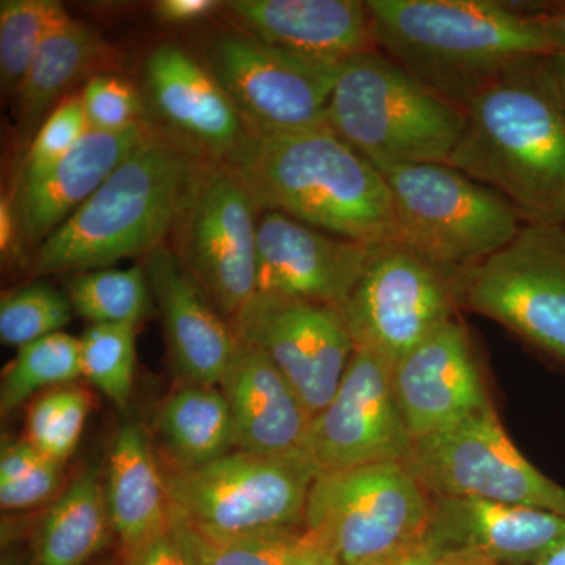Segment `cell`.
Wrapping results in <instances>:
<instances>
[{
    "label": "cell",
    "instance_id": "1",
    "mask_svg": "<svg viewBox=\"0 0 565 565\" xmlns=\"http://www.w3.org/2000/svg\"><path fill=\"white\" fill-rule=\"evenodd\" d=\"M448 163L525 223L565 225V104L548 55L511 63L467 104Z\"/></svg>",
    "mask_w": 565,
    "mask_h": 565
},
{
    "label": "cell",
    "instance_id": "2",
    "mask_svg": "<svg viewBox=\"0 0 565 565\" xmlns=\"http://www.w3.org/2000/svg\"><path fill=\"white\" fill-rule=\"evenodd\" d=\"M259 211H275L353 243L397 244L384 173L330 129L281 136L247 132L221 161Z\"/></svg>",
    "mask_w": 565,
    "mask_h": 565
},
{
    "label": "cell",
    "instance_id": "3",
    "mask_svg": "<svg viewBox=\"0 0 565 565\" xmlns=\"http://www.w3.org/2000/svg\"><path fill=\"white\" fill-rule=\"evenodd\" d=\"M377 51L462 110L519 58L559 43L539 17L497 0H366Z\"/></svg>",
    "mask_w": 565,
    "mask_h": 565
},
{
    "label": "cell",
    "instance_id": "4",
    "mask_svg": "<svg viewBox=\"0 0 565 565\" xmlns=\"http://www.w3.org/2000/svg\"><path fill=\"white\" fill-rule=\"evenodd\" d=\"M211 159L177 134L152 128L99 191L36 248L33 273H88L163 247Z\"/></svg>",
    "mask_w": 565,
    "mask_h": 565
},
{
    "label": "cell",
    "instance_id": "5",
    "mask_svg": "<svg viewBox=\"0 0 565 565\" xmlns=\"http://www.w3.org/2000/svg\"><path fill=\"white\" fill-rule=\"evenodd\" d=\"M326 125L384 170L448 163L462 136L463 111L371 51L338 66Z\"/></svg>",
    "mask_w": 565,
    "mask_h": 565
},
{
    "label": "cell",
    "instance_id": "6",
    "mask_svg": "<svg viewBox=\"0 0 565 565\" xmlns=\"http://www.w3.org/2000/svg\"><path fill=\"white\" fill-rule=\"evenodd\" d=\"M397 245L451 280L500 252L525 225L503 195L449 163L390 167Z\"/></svg>",
    "mask_w": 565,
    "mask_h": 565
},
{
    "label": "cell",
    "instance_id": "7",
    "mask_svg": "<svg viewBox=\"0 0 565 565\" xmlns=\"http://www.w3.org/2000/svg\"><path fill=\"white\" fill-rule=\"evenodd\" d=\"M433 498L403 462L319 473L305 535L341 565H386L422 544Z\"/></svg>",
    "mask_w": 565,
    "mask_h": 565
},
{
    "label": "cell",
    "instance_id": "8",
    "mask_svg": "<svg viewBox=\"0 0 565 565\" xmlns=\"http://www.w3.org/2000/svg\"><path fill=\"white\" fill-rule=\"evenodd\" d=\"M319 470L305 452L267 457L234 451L199 468L163 473L174 511L225 537L303 531Z\"/></svg>",
    "mask_w": 565,
    "mask_h": 565
},
{
    "label": "cell",
    "instance_id": "9",
    "mask_svg": "<svg viewBox=\"0 0 565 565\" xmlns=\"http://www.w3.org/2000/svg\"><path fill=\"white\" fill-rule=\"evenodd\" d=\"M457 307L565 363V225L525 223L514 241L451 278Z\"/></svg>",
    "mask_w": 565,
    "mask_h": 565
},
{
    "label": "cell",
    "instance_id": "10",
    "mask_svg": "<svg viewBox=\"0 0 565 565\" xmlns=\"http://www.w3.org/2000/svg\"><path fill=\"white\" fill-rule=\"evenodd\" d=\"M430 497H468L565 516V487L509 438L494 407L414 441L405 460Z\"/></svg>",
    "mask_w": 565,
    "mask_h": 565
},
{
    "label": "cell",
    "instance_id": "11",
    "mask_svg": "<svg viewBox=\"0 0 565 565\" xmlns=\"http://www.w3.org/2000/svg\"><path fill=\"white\" fill-rule=\"evenodd\" d=\"M207 61L248 132L281 136L327 129V104L340 65L289 54L245 33L212 40Z\"/></svg>",
    "mask_w": 565,
    "mask_h": 565
},
{
    "label": "cell",
    "instance_id": "12",
    "mask_svg": "<svg viewBox=\"0 0 565 565\" xmlns=\"http://www.w3.org/2000/svg\"><path fill=\"white\" fill-rule=\"evenodd\" d=\"M258 211L241 181L211 159L174 228V252L232 321L256 294Z\"/></svg>",
    "mask_w": 565,
    "mask_h": 565
},
{
    "label": "cell",
    "instance_id": "13",
    "mask_svg": "<svg viewBox=\"0 0 565 565\" xmlns=\"http://www.w3.org/2000/svg\"><path fill=\"white\" fill-rule=\"evenodd\" d=\"M451 280L403 245L379 248L341 313L355 349L392 367L456 318Z\"/></svg>",
    "mask_w": 565,
    "mask_h": 565
},
{
    "label": "cell",
    "instance_id": "14",
    "mask_svg": "<svg viewBox=\"0 0 565 565\" xmlns=\"http://www.w3.org/2000/svg\"><path fill=\"white\" fill-rule=\"evenodd\" d=\"M232 326L269 356L311 418L332 401L355 351L343 313L329 305L256 292Z\"/></svg>",
    "mask_w": 565,
    "mask_h": 565
},
{
    "label": "cell",
    "instance_id": "15",
    "mask_svg": "<svg viewBox=\"0 0 565 565\" xmlns=\"http://www.w3.org/2000/svg\"><path fill=\"white\" fill-rule=\"evenodd\" d=\"M414 438L394 396L392 367L355 349L337 393L311 418L303 452L319 473L403 462Z\"/></svg>",
    "mask_w": 565,
    "mask_h": 565
},
{
    "label": "cell",
    "instance_id": "16",
    "mask_svg": "<svg viewBox=\"0 0 565 565\" xmlns=\"http://www.w3.org/2000/svg\"><path fill=\"white\" fill-rule=\"evenodd\" d=\"M379 248L264 211L256 239V292L343 310Z\"/></svg>",
    "mask_w": 565,
    "mask_h": 565
},
{
    "label": "cell",
    "instance_id": "17",
    "mask_svg": "<svg viewBox=\"0 0 565 565\" xmlns=\"http://www.w3.org/2000/svg\"><path fill=\"white\" fill-rule=\"evenodd\" d=\"M392 382L414 441L493 407L473 340L457 316L394 364Z\"/></svg>",
    "mask_w": 565,
    "mask_h": 565
},
{
    "label": "cell",
    "instance_id": "18",
    "mask_svg": "<svg viewBox=\"0 0 565 565\" xmlns=\"http://www.w3.org/2000/svg\"><path fill=\"white\" fill-rule=\"evenodd\" d=\"M424 541L446 556L530 565L565 541V516L468 497H430Z\"/></svg>",
    "mask_w": 565,
    "mask_h": 565
},
{
    "label": "cell",
    "instance_id": "19",
    "mask_svg": "<svg viewBox=\"0 0 565 565\" xmlns=\"http://www.w3.org/2000/svg\"><path fill=\"white\" fill-rule=\"evenodd\" d=\"M223 9L245 35L310 61L340 65L377 51L362 0H233Z\"/></svg>",
    "mask_w": 565,
    "mask_h": 565
},
{
    "label": "cell",
    "instance_id": "20",
    "mask_svg": "<svg viewBox=\"0 0 565 565\" xmlns=\"http://www.w3.org/2000/svg\"><path fill=\"white\" fill-rule=\"evenodd\" d=\"M145 85L154 114L215 161H223L247 136L243 117L211 70L173 43L161 44L145 63Z\"/></svg>",
    "mask_w": 565,
    "mask_h": 565
},
{
    "label": "cell",
    "instance_id": "21",
    "mask_svg": "<svg viewBox=\"0 0 565 565\" xmlns=\"http://www.w3.org/2000/svg\"><path fill=\"white\" fill-rule=\"evenodd\" d=\"M145 273L161 308L167 344L184 384H221L237 349L233 326L172 248L145 256Z\"/></svg>",
    "mask_w": 565,
    "mask_h": 565
},
{
    "label": "cell",
    "instance_id": "22",
    "mask_svg": "<svg viewBox=\"0 0 565 565\" xmlns=\"http://www.w3.org/2000/svg\"><path fill=\"white\" fill-rule=\"evenodd\" d=\"M150 121L118 132L88 129L46 173L20 182L17 206L22 239L43 244L150 136Z\"/></svg>",
    "mask_w": 565,
    "mask_h": 565
},
{
    "label": "cell",
    "instance_id": "23",
    "mask_svg": "<svg viewBox=\"0 0 565 565\" xmlns=\"http://www.w3.org/2000/svg\"><path fill=\"white\" fill-rule=\"evenodd\" d=\"M218 388L232 412L237 451L267 457L303 452L311 415L262 349L237 340Z\"/></svg>",
    "mask_w": 565,
    "mask_h": 565
},
{
    "label": "cell",
    "instance_id": "24",
    "mask_svg": "<svg viewBox=\"0 0 565 565\" xmlns=\"http://www.w3.org/2000/svg\"><path fill=\"white\" fill-rule=\"evenodd\" d=\"M107 508L121 556L128 555L170 525L169 493L147 430L126 422L115 435L106 479Z\"/></svg>",
    "mask_w": 565,
    "mask_h": 565
},
{
    "label": "cell",
    "instance_id": "25",
    "mask_svg": "<svg viewBox=\"0 0 565 565\" xmlns=\"http://www.w3.org/2000/svg\"><path fill=\"white\" fill-rule=\"evenodd\" d=\"M115 531L99 463L85 467L33 523L21 565H90Z\"/></svg>",
    "mask_w": 565,
    "mask_h": 565
},
{
    "label": "cell",
    "instance_id": "26",
    "mask_svg": "<svg viewBox=\"0 0 565 565\" xmlns=\"http://www.w3.org/2000/svg\"><path fill=\"white\" fill-rule=\"evenodd\" d=\"M109 46L84 22L63 18L33 61L28 76L18 88L20 120L28 128L39 125L41 118L92 71L103 68L110 61Z\"/></svg>",
    "mask_w": 565,
    "mask_h": 565
},
{
    "label": "cell",
    "instance_id": "27",
    "mask_svg": "<svg viewBox=\"0 0 565 565\" xmlns=\"http://www.w3.org/2000/svg\"><path fill=\"white\" fill-rule=\"evenodd\" d=\"M156 426L177 470L203 467L236 449L232 412L218 386L174 390L159 408Z\"/></svg>",
    "mask_w": 565,
    "mask_h": 565
},
{
    "label": "cell",
    "instance_id": "28",
    "mask_svg": "<svg viewBox=\"0 0 565 565\" xmlns=\"http://www.w3.org/2000/svg\"><path fill=\"white\" fill-rule=\"evenodd\" d=\"M79 375V338L58 332L22 345L3 371L0 411L9 415L41 390L68 385Z\"/></svg>",
    "mask_w": 565,
    "mask_h": 565
},
{
    "label": "cell",
    "instance_id": "29",
    "mask_svg": "<svg viewBox=\"0 0 565 565\" xmlns=\"http://www.w3.org/2000/svg\"><path fill=\"white\" fill-rule=\"evenodd\" d=\"M148 277L140 266L82 273L71 281L70 302L74 313L92 326H137L150 310Z\"/></svg>",
    "mask_w": 565,
    "mask_h": 565
},
{
    "label": "cell",
    "instance_id": "30",
    "mask_svg": "<svg viewBox=\"0 0 565 565\" xmlns=\"http://www.w3.org/2000/svg\"><path fill=\"white\" fill-rule=\"evenodd\" d=\"M66 17L57 0L0 2V79L7 92H18L41 44Z\"/></svg>",
    "mask_w": 565,
    "mask_h": 565
},
{
    "label": "cell",
    "instance_id": "31",
    "mask_svg": "<svg viewBox=\"0 0 565 565\" xmlns=\"http://www.w3.org/2000/svg\"><path fill=\"white\" fill-rule=\"evenodd\" d=\"M79 344L82 375L120 411H126L136 375V326H90L79 338Z\"/></svg>",
    "mask_w": 565,
    "mask_h": 565
},
{
    "label": "cell",
    "instance_id": "32",
    "mask_svg": "<svg viewBox=\"0 0 565 565\" xmlns=\"http://www.w3.org/2000/svg\"><path fill=\"white\" fill-rule=\"evenodd\" d=\"M170 519L191 550L196 565H291L305 534V531H294L225 537L191 525L173 508Z\"/></svg>",
    "mask_w": 565,
    "mask_h": 565
},
{
    "label": "cell",
    "instance_id": "33",
    "mask_svg": "<svg viewBox=\"0 0 565 565\" xmlns=\"http://www.w3.org/2000/svg\"><path fill=\"white\" fill-rule=\"evenodd\" d=\"M92 412V396L81 386L52 388L32 404L25 440L44 456L65 462L76 451Z\"/></svg>",
    "mask_w": 565,
    "mask_h": 565
},
{
    "label": "cell",
    "instance_id": "34",
    "mask_svg": "<svg viewBox=\"0 0 565 565\" xmlns=\"http://www.w3.org/2000/svg\"><path fill=\"white\" fill-rule=\"evenodd\" d=\"M63 463L44 456L25 438L7 441L0 456V505L28 511L63 492Z\"/></svg>",
    "mask_w": 565,
    "mask_h": 565
},
{
    "label": "cell",
    "instance_id": "35",
    "mask_svg": "<svg viewBox=\"0 0 565 565\" xmlns=\"http://www.w3.org/2000/svg\"><path fill=\"white\" fill-rule=\"evenodd\" d=\"M70 297L44 282L3 294L0 300V340L7 345L33 343L62 332L73 319Z\"/></svg>",
    "mask_w": 565,
    "mask_h": 565
},
{
    "label": "cell",
    "instance_id": "36",
    "mask_svg": "<svg viewBox=\"0 0 565 565\" xmlns=\"http://www.w3.org/2000/svg\"><path fill=\"white\" fill-rule=\"evenodd\" d=\"M87 117L81 96L63 99L41 122L25 158L21 182L32 181L47 172L61 161L88 131Z\"/></svg>",
    "mask_w": 565,
    "mask_h": 565
},
{
    "label": "cell",
    "instance_id": "37",
    "mask_svg": "<svg viewBox=\"0 0 565 565\" xmlns=\"http://www.w3.org/2000/svg\"><path fill=\"white\" fill-rule=\"evenodd\" d=\"M88 128L118 132L143 120L145 104L140 93L120 77L93 76L81 95Z\"/></svg>",
    "mask_w": 565,
    "mask_h": 565
},
{
    "label": "cell",
    "instance_id": "38",
    "mask_svg": "<svg viewBox=\"0 0 565 565\" xmlns=\"http://www.w3.org/2000/svg\"><path fill=\"white\" fill-rule=\"evenodd\" d=\"M121 559V565H196L172 519L166 530L128 555H122Z\"/></svg>",
    "mask_w": 565,
    "mask_h": 565
},
{
    "label": "cell",
    "instance_id": "39",
    "mask_svg": "<svg viewBox=\"0 0 565 565\" xmlns=\"http://www.w3.org/2000/svg\"><path fill=\"white\" fill-rule=\"evenodd\" d=\"M223 3L215 0H161L156 3V17L167 24H189L210 17Z\"/></svg>",
    "mask_w": 565,
    "mask_h": 565
},
{
    "label": "cell",
    "instance_id": "40",
    "mask_svg": "<svg viewBox=\"0 0 565 565\" xmlns=\"http://www.w3.org/2000/svg\"><path fill=\"white\" fill-rule=\"evenodd\" d=\"M17 230H20L17 206L9 196L3 195L0 199V252H2L3 259L10 258L11 252H13Z\"/></svg>",
    "mask_w": 565,
    "mask_h": 565
},
{
    "label": "cell",
    "instance_id": "41",
    "mask_svg": "<svg viewBox=\"0 0 565 565\" xmlns=\"http://www.w3.org/2000/svg\"><path fill=\"white\" fill-rule=\"evenodd\" d=\"M452 557L435 550L433 545L423 541L414 548L407 550L403 555L397 556L392 563L386 565H451Z\"/></svg>",
    "mask_w": 565,
    "mask_h": 565
},
{
    "label": "cell",
    "instance_id": "42",
    "mask_svg": "<svg viewBox=\"0 0 565 565\" xmlns=\"http://www.w3.org/2000/svg\"><path fill=\"white\" fill-rule=\"evenodd\" d=\"M291 565H341L327 550L316 545L303 534L302 542L292 557Z\"/></svg>",
    "mask_w": 565,
    "mask_h": 565
},
{
    "label": "cell",
    "instance_id": "43",
    "mask_svg": "<svg viewBox=\"0 0 565 565\" xmlns=\"http://www.w3.org/2000/svg\"><path fill=\"white\" fill-rule=\"evenodd\" d=\"M541 18L542 22L553 33L559 43L561 51L565 50V2H555L553 10Z\"/></svg>",
    "mask_w": 565,
    "mask_h": 565
},
{
    "label": "cell",
    "instance_id": "44",
    "mask_svg": "<svg viewBox=\"0 0 565 565\" xmlns=\"http://www.w3.org/2000/svg\"><path fill=\"white\" fill-rule=\"evenodd\" d=\"M548 61L553 74H555L557 85H559L561 95H563L565 104V50L548 55Z\"/></svg>",
    "mask_w": 565,
    "mask_h": 565
},
{
    "label": "cell",
    "instance_id": "45",
    "mask_svg": "<svg viewBox=\"0 0 565 565\" xmlns=\"http://www.w3.org/2000/svg\"><path fill=\"white\" fill-rule=\"evenodd\" d=\"M530 565H565V541Z\"/></svg>",
    "mask_w": 565,
    "mask_h": 565
},
{
    "label": "cell",
    "instance_id": "46",
    "mask_svg": "<svg viewBox=\"0 0 565 565\" xmlns=\"http://www.w3.org/2000/svg\"><path fill=\"white\" fill-rule=\"evenodd\" d=\"M451 565H498L492 561L482 559V557L476 556H457L452 557Z\"/></svg>",
    "mask_w": 565,
    "mask_h": 565
},
{
    "label": "cell",
    "instance_id": "47",
    "mask_svg": "<svg viewBox=\"0 0 565 565\" xmlns=\"http://www.w3.org/2000/svg\"><path fill=\"white\" fill-rule=\"evenodd\" d=\"M90 565H120V564H118V561L115 559L114 556H109V557H102V559H96L95 563H92Z\"/></svg>",
    "mask_w": 565,
    "mask_h": 565
}]
</instances>
